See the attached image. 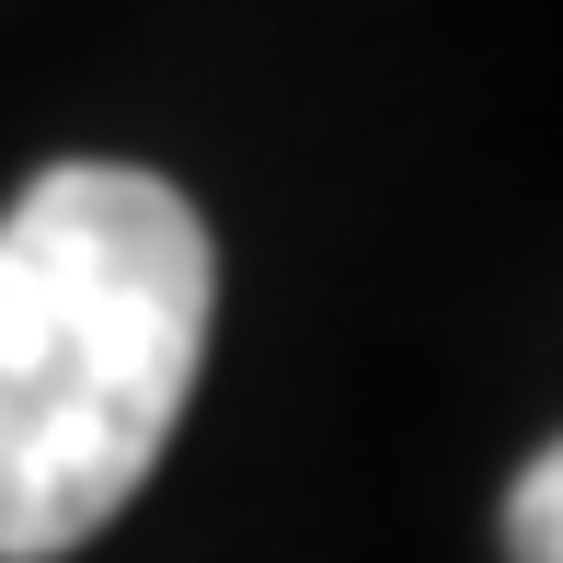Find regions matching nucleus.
Returning a JSON list of instances; mask_svg holds the SVG:
<instances>
[{"instance_id": "f257e3e1", "label": "nucleus", "mask_w": 563, "mask_h": 563, "mask_svg": "<svg viewBox=\"0 0 563 563\" xmlns=\"http://www.w3.org/2000/svg\"><path fill=\"white\" fill-rule=\"evenodd\" d=\"M208 219L139 162H58L0 208V563L104 541L196 402Z\"/></svg>"}, {"instance_id": "f03ea898", "label": "nucleus", "mask_w": 563, "mask_h": 563, "mask_svg": "<svg viewBox=\"0 0 563 563\" xmlns=\"http://www.w3.org/2000/svg\"><path fill=\"white\" fill-rule=\"evenodd\" d=\"M506 563H563V438L506 483Z\"/></svg>"}]
</instances>
